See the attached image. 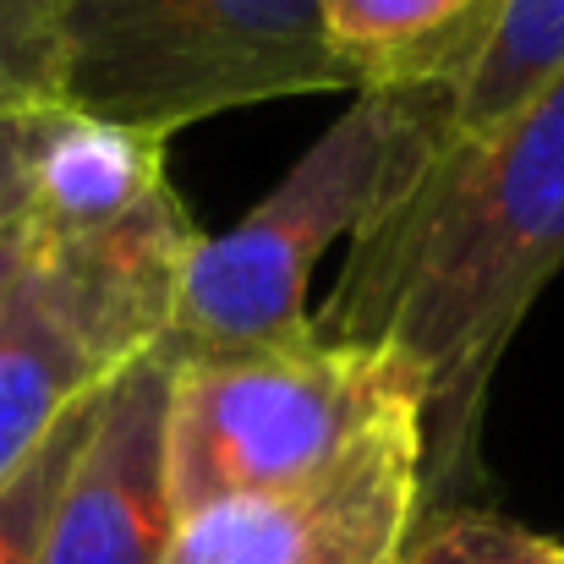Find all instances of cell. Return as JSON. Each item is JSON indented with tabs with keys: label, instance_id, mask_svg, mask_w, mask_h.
I'll return each mask as SVG.
<instances>
[{
	"label": "cell",
	"instance_id": "277c9868",
	"mask_svg": "<svg viewBox=\"0 0 564 564\" xmlns=\"http://www.w3.org/2000/svg\"><path fill=\"white\" fill-rule=\"evenodd\" d=\"M422 405L427 383L400 351L329 340L318 324L291 346L176 357L165 400L171 505L187 516L230 494L302 482L335 466L378 422Z\"/></svg>",
	"mask_w": 564,
	"mask_h": 564
},
{
	"label": "cell",
	"instance_id": "8992f818",
	"mask_svg": "<svg viewBox=\"0 0 564 564\" xmlns=\"http://www.w3.org/2000/svg\"><path fill=\"white\" fill-rule=\"evenodd\" d=\"M171 362L138 351L99 383L77 460L55 494L39 564H165L176 505L165 477Z\"/></svg>",
	"mask_w": 564,
	"mask_h": 564
},
{
	"label": "cell",
	"instance_id": "4fadbf2b",
	"mask_svg": "<svg viewBox=\"0 0 564 564\" xmlns=\"http://www.w3.org/2000/svg\"><path fill=\"white\" fill-rule=\"evenodd\" d=\"M39 116H0V236H11L28 214V160Z\"/></svg>",
	"mask_w": 564,
	"mask_h": 564
},
{
	"label": "cell",
	"instance_id": "3957f363",
	"mask_svg": "<svg viewBox=\"0 0 564 564\" xmlns=\"http://www.w3.org/2000/svg\"><path fill=\"white\" fill-rule=\"evenodd\" d=\"M427 121L433 94H351V110L252 214L187 247L171 318L154 346L176 362L307 340L313 269L340 236L368 225Z\"/></svg>",
	"mask_w": 564,
	"mask_h": 564
},
{
	"label": "cell",
	"instance_id": "7c38bea8",
	"mask_svg": "<svg viewBox=\"0 0 564 564\" xmlns=\"http://www.w3.org/2000/svg\"><path fill=\"white\" fill-rule=\"evenodd\" d=\"M61 110L55 0H0V116Z\"/></svg>",
	"mask_w": 564,
	"mask_h": 564
},
{
	"label": "cell",
	"instance_id": "5b68a950",
	"mask_svg": "<svg viewBox=\"0 0 564 564\" xmlns=\"http://www.w3.org/2000/svg\"><path fill=\"white\" fill-rule=\"evenodd\" d=\"M427 510L422 411H400L302 482L176 516L165 564H405Z\"/></svg>",
	"mask_w": 564,
	"mask_h": 564
},
{
	"label": "cell",
	"instance_id": "5bb4252c",
	"mask_svg": "<svg viewBox=\"0 0 564 564\" xmlns=\"http://www.w3.org/2000/svg\"><path fill=\"white\" fill-rule=\"evenodd\" d=\"M17 274H22V225H17L11 236H0V302H6V291L17 285Z\"/></svg>",
	"mask_w": 564,
	"mask_h": 564
},
{
	"label": "cell",
	"instance_id": "30bf717a",
	"mask_svg": "<svg viewBox=\"0 0 564 564\" xmlns=\"http://www.w3.org/2000/svg\"><path fill=\"white\" fill-rule=\"evenodd\" d=\"M99 394V389H94ZM94 394H83L55 427L50 438L0 482V564H39L44 549V527H50V510H55V494L77 460V444L88 433V416H94Z\"/></svg>",
	"mask_w": 564,
	"mask_h": 564
},
{
	"label": "cell",
	"instance_id": "7a4b0ae2",
	"mask_svg": "<svg viewBox=\"0 0 564 564\" xmlns=\"http://www.w3.org/2000/svg\"><path fill=\"white\" fill-rule=\"evenodd\" d=\"M61 110L176 138L192 121L357 94L318 0H55Z\"/></svg>",
	"mask_w": 564,
	"mask_h": 564
},
{
	"label": "cell",
	"instance_id": "8fae6325",
	"mask_svg": "<svg viewBox=\"0 0 564 564\" xmlns=\"http://www.w3.org/2000/svg\"><path fill=\"white\" fill-rule=\"evenodd\" d=\"M405 564H564V543L494 510L449 505L422 516Z\"/></svg>",
	"mask_w": 564,
	"mask_h": 564
},
{
	"label": "cell",
	"instance_id": "9c48e42d",
	"mask_svg": "<svg viewBox=\"0 0 564 564\" xmlns=\"http://www.w3.org/2000/svg\"><path fill=\"white\" fill-rule=\"evenodd\" d=\"M564 83V0H505L482 50L438 94V143L482 138Z\"/></svg>",
	"mask_w": 564,
	"mask_h": 564
},
{
	"label": "cell",
	"instance_id": "6da1fadb",
	"mask_svg": "<svg viewBox=\"0 0 564 564\" xmlns=\"http://www.w3.org/2000/svg\"><path fill=\"white\" fill-rule=\"evenodd\" d=\"M433 132L438 94L313 318L318 335L389 346L422 373L427 499L477 471L499 357L564 263V83L482 138L438 143Z\"/></svg>",
	"mask_w": 564,
	"mask_h": 564
},
{
	"label": "cell",
	"instance_id": "52a82bcc",
	"mask_svg": "<svg viewBox=\"0 0 564 564\" xmlns=\"http://www.w3.org/2000/svg\"><path fill=\"white\" fill-rule=\"evenodd\" d=\"M187 225L165 171V138L44 110L33 121L22 230L55 247H105Z\"/></svg>",
	"mask_w": 564,
	"mask_h": 564
},
{
	"label": "cell",
	"instance_id": "ba28073f",
	"mask_svg": "<svg viewBox=\"0 0 564 564\" xmlns=\"http://www.w3.org/2000/svg\"><path fill=\"white\" fill-rule=\"evenodd\" d=\"M505 0H318L357 94H449Z\"/></svg>",
	"mask_w": 564,
	"mask_h": 564
}]
</instances>
